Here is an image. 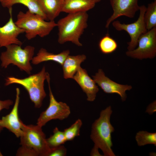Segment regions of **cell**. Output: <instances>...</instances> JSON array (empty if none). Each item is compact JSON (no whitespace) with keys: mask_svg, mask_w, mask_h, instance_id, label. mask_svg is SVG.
I'll return each instance as SVG.
<instances>
[{"mask_svg":"<svg viewBox=\"0 0 156 156\" xmlns=\"http://www.w3.org/2000/svg\"><path fill=\"white\" fill-rule=\"evenodd\" d=\"M112 113L110 106L102 110L91 127L90 138L94 144L93 147L100 149L105 156L116 155L112 149L111 135L114 131L110 121Z\"/></svg>","mask_w":156,"mask_h":156,"instance_id":"cell-1","label":"cell"},{"mask_svg":"<svg viewBox=\"0 0 156 156\" xmlns=\"http://www.w3.org/2000/svg\"><path fill=\"white\" fill-rule=\"evenodd\" d=\"M88 15L86 12L69 13L57 23L58 28V41L60 44L71 42L82 46L79 39L88 27Z\"/></svg>","mask_w":156,"mask_h":156,"instance_id":"cell-2","label":"cell"},{"mask_svg":"<svg viewBox=\"0 0 156 156\" xmlns=\"http://www.w3.org/2000/svg\"><path fill=\"white\" fill-rule=\"evenodd\" d=\"M15 23L18 27L24 30L25 37L28 40L37 36L45 37L57 26V23L54 21H47L41 16L29 10L25 12H19Z\"/></svg>","mask_w":156,"mask_h":156,"instance_id":"cell-3","label":"cell"},{"mask_svg":"<svg viewBox=\"0 0 156 156\" xmlns=\"http://www.w3.org/2000/svg\"><path fill=\"white\" fill-rule=\"evenodd\" d=\"M23 133L20 137L21 147L32 156H48L51 151L42 127L37 125H26L22 121Z\"/></svg>","mask_w":156,"mask_h":156,"instance_id":"cell-4","label":"cell"},{"mask_svg":"<svg viewBox=\"0 0 156 156\" xmlns=\"http://www.w3.org/2000/svg\"><path fill=\"white\" fill-rule=\"evenodd\" d=\"M47 74L45 67L44 66L38 73L24 79L8 77L5 79V85L8 86L16 83L23 86L27 91L35 107L39 108L41 106L43 101L46 96L44 89V82L46 79Z\"/></svg>","mask_w":156,"mask_h":156,"instance_id":"cell-5","label":"cell"},{"mask_svg":"<svg viewBox=\"0 0 156 156\" xmlns=\"http://www.w3.org/2000/svg\"><path fill=\"white\" fill-rule=\"evenodd\" d=\"M5 51L1 53V66L5 68L10 64L16 66L21 71L30 74L32 68L30 62L33 59L35 48L27 46L22 49L21 46L12 44L6 47Z\"/></svg>","mask_w":156,"mask_h":156,"instance_id":"cell-6","label":"cell"},{"mask_svg":"<svg viewBox=\"0 0 156 156\" xmlns=\"http://www.w3.org/2000/svg\"><path fill=\"white\" fill-rule=\"evenodd\" d=\"M46 79L49 86V103L48 107L41 113L37 120L36 124L41 127L52 120H63L70 114L69 106L65 103L58 102L55 98L51 89L49 75L48 73Z\"/></svg>","mask_w":156,"mask_h":156,"instance_id":"cell-7","label":"cell"},{"mask_svg":"<svg viewBox=\"0 0 156 156\" xmlns=\"http://www.w3.org/2000/svg\"><path fill=\"white\" fill-rule=\"evenodd\" d=\"M146 8L144 5L140 6L139 16L137 20L133 23H121L118 20L112 22V26L115 29L119 31L124 30L130 36L131 40L127 43L128 51L132 50L136 48L139 37L147 31L144 18Z\"/></svg>","mask_w":156,"mask_h":156,"instance_id":"cell-8","label":"cell"},{"mask_svg":"<svg viewBox=\"0 0 156 156\" xmlns=\"http://www.w3.org/2000/svg\"><path fill=\"white\" fill-rule=\"evenodd\" d=\"M137 46L134 49L127 51L126 55L141 60L155 57L156 55V27L141 35Z\"/></svg>","mask_w":156,"mask_h":156,"instance_id":"cell-9","label":"cell"},{"mask_svg":"<svg viewBox=\"0 0 156 156\" xmlns=\"http://www.w3.org/2000/svg\"><path fill=\"white\" fill-rule=\"evenodd\" d=\"M138 0H109L113 13L106 21L105 27H109L110 23L122 16L130 18L134 17L136 12L139 10Z\"/></svg>","mask_w":156,"mask_h":156,"instance_id":"cell-10","label":"cell"},{"mask_svg":"<svg viewBox=\"0 0 156 156\" xmlns=\"http://www.w3.org/2000/svg\"><path fill=\"white\" fill-rule=\"evenodd\" d=\"M96 83L103 92L107 94H117L120 97L122 101H125L127 98L126 92L132 88L131 85L118 83L106 76L102 69H99L95 75L92 76Z\"/></svg>","mask_w":156,"mask_h":156,"instance_id":"cell-11","label":"cell"},{"mask_svg":"<svg viewBox=\"0 0 156 156\" xmlns=\"http://www.w3.org/2000/svg\"><path fill=\"white\" fill-rule=\"evenodd\" d=\"M10 17L7 22L0 27V47L16 44L21 46L22 43L18 38L24 30L18 27L14 22L12 14V8L9 9Z\"/></svg>","mask_w":156,"mask_h":156,"instance_id":"cell-12","label":"cell"},{"mask_svg":"<svg viewBox=\"0 0 156 156\" xmlns=\"http://www.w3.org/2000/svg\"><path fill=\"white\" fill-rule=\"evenodd\" d=\"M15 102L11 112L0 119V126L5 128L14 133L17 138H20L23 132L21 128V120L19 118L18 108L20 100V90L16 89Z\"/></svg>","mask_w":156,"mask_h":156,"instance_id":"cell-13","label":"cell"},{"mask_svg":"<svg viewBox=\"0 0 156 156\" xmlns=\"http://www.w3.org/2000/svg\"><path fill=\"white\" fill-rule=\"evenodd\" d=\"M73 79L86 93L87 100L93 101L95 99L99 88L94 80L89 76L87 71L80 67Z\"/></svg>","mask_w":156,"mask_h":156,"instance_id":"cell-14","label":"cell"},{"mask_svg":"<svg viewBox=\"0 0 156 156\" xmlns=\"http://www.w3.org/2000/svg\"><path fill=\"white\" fill-rule=\"evenodd\" d=\"M47 20L54 21L62 12L64 0H37Z\"/></svg>","mask_w":156,"mask_h":156,"instance_id":"cell-15","label":"cell"},{"mask_svg":"<svg viewBox=\"0 0 156 156\" xmlns=\"http://www.w3.org/2000/svg\"><path fill=\"white\" fill-rule=\"evenodd\" d=\"M94 0H64L62 12L68 14L86 12L95 5Z\"/></svg>","mask_w":156,"mask_h":156,"instance_id":"cell-16","label":"cell"},{"mask_svg":"<svg viewBox=\"0 0 156 156\" xmlns=\"http://www.w3.org/2000/svg\"><path fill=\"white\" fill-rule=\"evenodd\" d=\"M86 59V56L84 54L75 56L69 55L62 65L64 78L73 79L74 76L81 67V63Z\"/></svg>","mask_w":156,"mask_h":156,"instance_id":"cell-17","label":"cell"},{"mask_svg":"<svg viewBox=\"0 0 156 156\" xmlns=\"http://www.w3.org/2000/svg\"><path fill=\"white\" fill-rule=\"evenodd\" d=\"M70 53L69 50H67L63 51L58 54H55L49 53L46 49L41 48L39 51L36 56L33 57L32 63L33 64L37 65L42 62L52 61L62 66Z\"/></svg>","mask_w":156,"mask_h":156,"instance_id":"cell-18","label":"cell"},{"mask_svg":"<svg viewBox=\"0 0 156 156\" xmlns=\"http://www.w3.org/2000/svg\"><path fill=\"white\" fill-rule=\"evenodd\" d=\"M2 6L9 9L14 5L21 4L25 6L29 10L42 16L47 20V18L42 11L37 0H3L1 2Z\"/></svg>","mask_w":156,"mask_h":156,"instance_id":"cell-19","label":"cell"},{"mask_svg":"<svg viewBox=\"0 0 156 156\" xmlns=\"http://www.w3.org/2000/svg\"><path fill=\"white\" fill-rule=\"evenodd\" d=\"M144 18L147 31L156 27V0L148 4Z\"/></svg>","mask_w":156,"mask_h":156,"instance_id":"cell-20","label":"cell"},{"mask_svg":"<svg viewBox=\"0 0 156 156\" xmlns=\"http://www.w3.org/2000/svg\"><path fill=\"white\" fill-rule=\"evenodd\" d=\"M99 47L102 53L108 54L116 51L118 47V44L114 40L107 34L100 40Z\"/></svg>","mask_w":156,"mask_h":156,"instance_id":"cell-21","label":"cell"},{"mask_svg":"<svg viewBox=\"0 0 156 156\" xmlns=\"http://www.w3.org/2000/svg\"><path fill=\"white\" fill-rule=\"evenodd\" d=\"M135 139L139 146L147 144L156 146V133H150L146 131H139L136 133Z\"/></svg>","mask_w":156,"mask_h":156,"instance_id":"cell-22","label":"cell"},{"mask_svg":"<svg viewBox=\"0 0 156 156\" xmlns=\"http://www.w3.org/2000/svg\"><path fill=\"white\" fill-rule=\"evenodd\" d=\"M53 134L47 138V141L51 148L62 145L66 141L64 132L56 127L53 130Z\"/></svg>","mask_w":156,"mask_h":156,"instance_id":"cell-23","label":"cell"},{"mask_svg":"<svg viewBox=\"0 0 156 156\" xmlns=\"http://www.w3.org/2000/svg\"><path fill=\"white\" fill-rule=\"evenodd\" d=\"M82 124L81 120L78 119L70 127L64 129L63 132L66 141H72L80 135V130Z\"/></svg>","mask_w":156,"mask_h":156,"instance_id":"cell-24","label":"cell"},{"mask_svg":"<svg viewBox=\"0 0 156 156\" xmlns=\"http://www.w3.org/2000/svg\"><path fill=\"white\" fill-rule=\"evenodd\" d=\"M67 149L63 145L51 148L48 156H65L67 154Z\"/></svg>","mask_w":156,"mask_h":156,"instance_id":"cell-25","label":"cell"},{"mask_svg":"<svg viewBox=\"0 0 156 156\" xmlns=\"http://www.w3.org/2000/svg\"><path fill=\"white\" fill-rule=\"evenodd\" d=\"M13 101L10 100L8 99L4 101L0 100V112L2 109H9L10 106L13 104ZM3 128L0 126V133L3 130Z\"/></svg>","mask_w":156,"mask_h":156,"instance_id":"cell-26","label":"cell"},{"mask_svg":"<svg viewBox=\"0 0 156 156\" xmlns=\"http://www.w3.org/2000/svg\"><path fill=\"white\" fill-rule=\"evenodd\" d=\"M156 101H155L149 104L147 108L146 112L150 115L156 112Z\"/></svg>","mask_w":156,"mask_h":156,"instance_id":"cell-27","label":"cell"},{"mask_svg":"<svg viewBox=\"0 0 156 156\" xmlns=\"http://www.w3.org/2000/svg\"><path fill=\"white\" fill-rule=\"evenodd\" d=\"M90 155L91 156H102L99 153L98 149L96 148L93 147L91 151Z\"/></svg>","mask_w":156,"mask_h":156,"instance_id":"cell-28","label":"cell"},{"mask_svg":"<svg viewBox=\"0 0 156 156\" xmlns=\"http://www.w3.org/2000/svg\"><path fill=\"white\" fill-rule=\"evenodd\" d=\"M95 3L99 2L102 0H94Z\"/></svg>","mask_w":156,"mask_h":156,"instance_id":"cell-29","label":"cell"},{"mask_svg":"<svg viewBox=\"0 0 156 156\" xmlns=\"http://www.w3.org/2000/svg\"><path fill=\"white\" fill-rule=\"evenodd\" d=\"M0 156H3V155L2 154V153H1V151H0Z\"/></svg>","mask_w":156,"mask_h":156,"instance_id":"cell-30","label":"cell"},{"mask_svg":"<svg viewBox=\"0 0 156 156\" xmlns=\"http://www.w3.org/2000/svg\"><path fill=\"white\" fill-rule=\"evenodd\" d=\"M3 0H0V2H1L2 1H3Z\"/></svg>","mask_w":156,"mask_h":156,"instance_id":"cell-31","label":"cell"}]
</instances>
